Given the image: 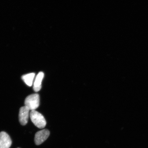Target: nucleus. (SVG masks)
I'll list each match as a JSON object with an SVG mask.
<instances>
[{
	"label": "nucleus",
	"instance_id": "1",
	"mask_svg": "<svg viewBox=\"0 0 148 148\" xmlns=\"http://www.w3.org/2000/svg\"><path fill=\"white\" fill-rule=\"evenodd\" d=\"M31 121L38 128L43 129L46 125V120L44 116L39 112L36 110H32L29 114Z\"/></svg>",
	"mask_w": 148,
	"mask_h": 148
},
{
	"label": "nucleus",
	"instance_id": "2",
	"mask_svg": "<svg viewBox=\"0 0 148 148\" xmlns=\"http://www.w3.org/2000/svg\"><path fill=\"white\" fill-rule=\"evenodd\" d=\"M40 96L38 94L35 93L29 95L26 98L25 106L30 110H36L40 105Z\"/></svg>",
	"mask_w": 148,
	"mask_h": 148
},
{
	"label": "nucleus",
	"instance_id": "3",
	"mask_svg": "<svg viewBox=\"0 0 148 148\" xmlns=\"http://www.w3.org/2000/svg\"><path fill=\"white\" fill-rule=\"evenodd\" d=\"M50 135L49 131L47 129H44L38 131L35 134V143L36 145H40L45 141Z\"/></svg>",
	"mask_w": 148,
	"mask_h": 148
},
{
	"label": "nucleus",
	"instance_id": "4",
	"mask_svg": "<svg viewBox=\"0 0 148 148\" xmlns=\"http://www.w3.org/2000/svg\"><path fill=\"white\" fill-rule=\"evenodd\" d=\"M12 144V140L7 133L0 132V148H9Z\"/></svg>",
	"mask_w": 148,
	"mask_h": 148
},
{
	"label": "nucleus",
	"instance_id": "5",
	"mask_svg": "<svg viewBox=\"0 0 148 148\" xmlns=\"http://www.w3.org/2000/svg\"><path fill=\"white\" fill-rule=\"evenodd\" d=\"M29 109L26 106L20 108L19 113V121L22 125H25L27 124L29 117Z\"/></svg>",
	"mask_w": 148,
	"mask_h": 148
},
{
	"label": "nucleus",
	"instance_id": "6",
	"mask_svg": "<svg viewBox=\"0 0 148 148\" xmlns=\"http://www.w3.org/2000/svg\"><path fill=\"white\" fill-rule=\"evenodd\" d=\"M44 77V73L42 72H40L37 75L33 86V90L34 91L38 92L41 89L42 82Z\"/></svg>",
	"mask_w": 148,
	"mask_h": 148
},
{
	"label": "nucleus",
	"instance_id": "7",
	"mask_svg": "<svg viewBox=\"0 0 148 148\" xmlns=\"http://www.w3.org/2000/svg\"><path fill=\"white\" fill-rule=\"evenodd\" d=\"M35 76V73H29L22 76V79L27 86H32Z\"/></svg>",
	"mask_w": 148,
	"mask_h": 148
},
{
	"label": "nucleus",
	"instance_id": "8",
	"mask_svg": "<svg viewBox=\"0 0 148 148\" xmlns=\"http://www.w3.org/2000/svg\"></svg>",
	"mask_w": 148,
	"mask_h": 148
}]
</instances>
